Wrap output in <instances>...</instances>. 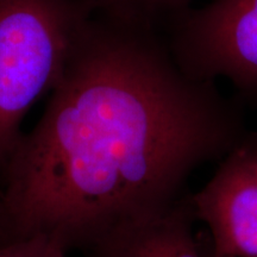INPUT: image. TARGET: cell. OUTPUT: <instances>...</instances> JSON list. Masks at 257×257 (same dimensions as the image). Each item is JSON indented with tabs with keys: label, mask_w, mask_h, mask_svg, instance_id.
Wrapping results in <instances>:
<instances>
[{
	"label": "cell",
	"mask_w": 257,
	"mask_h": 257,
	"mask_svg": "<svg viewBox=\"0 0 257 257\" xmlns=\"http://www.w3.org/2000/svg\"><path fill=\"white\" fill-rule=\"evenodd\" d=\"M249 134L243 102L187 75L162 34L91 11L0 174V245L41 234L91 253L185 200Z\"/></svg>",
	"instance_id": "1"
},
{
	"label": "cell",
	"mask_w": 257,
	"mask_h": 257,
	"mask_svg": "<svg viewBox=\"0 0 257 257\" xmlns=\"http://www.w3.org/2000/svg\"><path fill=\"white\" fill-rule=\"evenodd\" d=\"M67 251L46 236H34L0 245V257H67Z\"/></svg>",
	"instance_id": "7"
},
{
	"label": "cell",
	"mask_w": 257,
	"mask_h": 257,
	"mask_svg": "<svg viewBox=\"0 0 257 257\" xmlns=\"http://www.w3.org/2000/svg\"><path fill=\"white\" fill-rule=\"evenodd\" d=\"M88 15L83 0H0V174L25 114L59 81Z\"/></svg>",
	"instance_id": "2"
},
{
	"label": "cell",
	"mask_w": 257,
	"mask_h": 257,
	"mask_svg": "<svg viewBox=\"0 0 257 257\" xmlns=\"http://www.w3.org/2000/svg\"><path fill=\"white\" fill-rule=\"evenodd\" d=\"M179 216L180 207L176 204L153 219L115 233L96 246L89 255L92 257H170Z\"/></svg>",
	"instance_id": "5"
},
{
	"label": "cell",
	"mask_w": 257,
	"mask_h": 257,
	"mask_svg": "<svg viewBox=\"0 0 257 257\" xmlns=\"http://www.w3.org/2000/svg\"><path fill=\"white\" fill-rule=\"evenodd\" d=\"M191 202L194 216L210 230L212 255L257 257L256 133L220 160Z\"/></svg>",
	"instance_id": "4"
},
{
	"label": "cell",
	"mask_w": 257,
	"mask_h": 257,
	"mask_svg": "<svg viewBox=\"0 0 257 257\" xmlns=\"http://www.w3.org/2000/svg\"><path fill=\"white\" fill-rule=\"evenodd\" d=\"M94 14L123 23L149 29L159 34L165 31L186 11L192 0H83Z\"/></svg>",
	"instance_id": "6"
},
{
	"label": "cell",
	"mask_w": 257,
	"mask_h": 257,
	"mask_svg": "<svg viewBox=\"0 0 257 257\" xmlns=\"http://www.w3.org/2000/svg\"><path fill=\"white\" fill-rule=\"evenodd\" d=\"M212 257H226V256H214V255H212Z\"/></svg>",
	"instance_id": "9"
},
{
	"label": "cell",
	"mask_w": 257,
	"mask_h": 257,
	"mask_svg": "<svg viewBox=\"0 0 257 257\" xmlns=\"http://www.w3.org/2000/svg\"><path fill=\"white\" fill-rule=\"evenodd\" d=\"M163 36L187 75L225 78L244 105L257 106V0H213L191 8Z\"/></svg>",
	"instance_id": "3"
},
{
	"label": "cell",
	"mask_w": 257,
	"mask_h": 257,
	"mask_svg": "<svg viewBox=\"0 0 257 257\" xmlns=\"http://www.w3.org/2000/svg\"><path fill=\"white\" fill-rule=\"evenodd\" d=\"M256 153H257V134H256Z\"/></svg>",
	"instance_id": "8"
}]
</instances>
